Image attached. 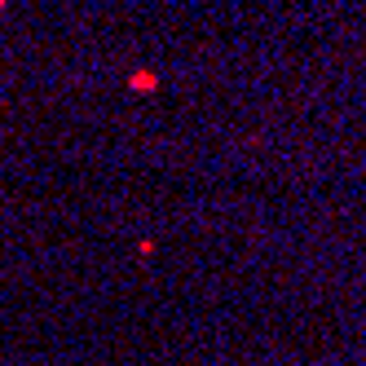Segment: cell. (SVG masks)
<instances>
[{
	"mask_svg": "<svg viewBox=\"0 0 366 366\" xmlns=\"http://www.w3.org/2000/svg\"><path fill=\"white\" fill-rule=\"evenodd\" d=\"M128 84H132L137 93H155V89H159V76H155V71H137Z\"/></svg>",
	"mask_w": 366,
	"mask_h": 366,
	"instance_id": "6da1fadb",
	"label": "cell"
}]
</instances>
